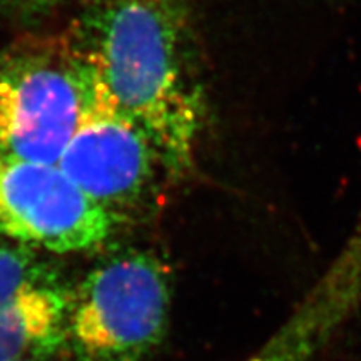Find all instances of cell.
<instances>
[{"mask_svg":"<svg viewBox=\"0 0 361 361\" xmlns=\"http://www.w3.org/2000/svg\"><path fill=\"white\" fill-rule=\"evenodd\" d=\"M75 44L119 109L146 130L162 169L186 174L204 121L173 0H94Z\"/></svg>","mask_w":361,"mask_h":361,"instance_id":"cell-1","label":"cell"},{"mask_svg":"<svg viewBox=\"0 0 361 361\" xmlns=\"http://www.w3.org/2000/svg\"><path fill=\"white\" fill-rule=\"evenodd\" d=\"M168 269L146 251L97 264L72 290L64 348L71 361H142L166 335Z\"/></svg>","mask_w":361,"mask_h":361,"instance_id":"cell-2","label":"cell"},{"mask_svg":"<svg viewBox=\"0 0 361 361\" xmlns=\"http://www.w3.org/2000/svg\"><path fill=\"white\" fill-rule=\"evenodd\" d=\"M96 82L78 45L25 47L0 59V149L57 166Z\"/></svg>","mask_w":361,"mask_h":361,"instance_id":"cell-3","label":"cell"},{"mask_svg":"<svg viewBox=\"0 0 361 361\" xmlns=\"http://www.w3.org/2000/svg\"><path fill=\"white\" fill-rule=\"evenodd\" d=\"M119 219L85 197L59 166L0 149V236L54 252L101 246Z\"/></svg>","mask_w":361,"mask_h":361,"instance_id":"cell-4","label":"cell"},{"mask_svg":"<svg viewBox=\"0 0 361 361\" xmlns=\"http://www.w3.org/2000/svg\"><path fill=\"white\" fill-rule=\"evenodd\" d=\"M57 166L85 197L117 219L146 196L162 169L146 130L116 106L99 78Z\"/></svg>","mask_w":361,"mask_h":361,"instance_id":"cell-5","label":"cell"},{"mask_svg":"<svg viewBox=\"0 0 361 361\" xmlns=\"http://www.w3.org/2000/svg\"><path fill=\"white\" fill-rule=\"evenodd\" d=\"M72 290L32 246H0V361L64 348Z\"/></svg>","mask_w":361,"mask_h":361,"instance_id":"cell-6","label":"cell"},{"mask_svg":"<svg viewBox=\"0 0 361 361\" xmlns=\"http://www.w3.org/2000/svg\"><path fill=\"white\" fill-rule=\"evenodd\" d=\"M11 2L13 6L29 8V11H45V8L56 7L66 0H11Z\"/></svg>","mask_w":361,"mask_h":361,"instance_id":"cell-7","label":"cell"}]
</instances>
